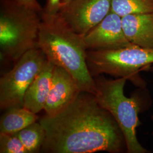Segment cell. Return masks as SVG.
Wrapping results in <instances>:
<instances>
[{"mask_svg": "<svg viewBox=\"0 0 153 153\" xmlns=\"http://www.w3.org/2000/svg\"><path fill=\"white\" fill-rule=\"evenodd\" d=\"M39 123L46 132L44 153H91L126 151L120 128L94 95L81 91L64 109L45 115Z\"/></svg>", "mask_w": 153, "mask_h": 153, "instance_id": "1", "label": "cell"}, {"mask_svg": "<svg viewBox=\"0 0 153 153\" xmlns=\"http://www.w3.org/2000/svg\"><path fill=\"white\" fill-rule=\"evenodd\" d=\"M152 119H153V116H152Z\"/></svg>", "mask_w": 153, "mask_h": 153, "instance_id": "20", "label": "cell"}, {"mask_svg": "<svg viewBox=\"0 0 153 153\" xmlns=\"http://www.w3.org/2000/svg\"><path fill=\"white\" fill-rule=\"evenodd\" d=\"M19 4L41 13L43 11L42 6L37 0H15Z\"/></svg>", "mask_w": 153, "mask_h": 153, "instance_id": "17", "label": "cell"}, {"mask_svg": "<svg viewBox=\"0 0 153 153\" xmlns=\"http://www.w3.org/2000/svg\"><path fill=\"white\" fill-rule=\"evenodd\" d=\"M72 0H62V2H61V5H64L67 4L68 3H69V2H71Z\"/></svg>", "mask_w": 153, "mask_h": 153, "instance_id": "18", "label": "cell"}, {"mask_svg": "<svg viewBox=\"0 0 153 153\" xmlns=\"http://www.w3.org/2000/svg\"><path fill=\"white\" fill-rule=\"evenodd\" d=\"M88 50H113L133 44L126 38L121 16L111 11L84 35Z\"/></svg>", "mask_w": 153, "mask_h": 153, "instance_id": "8", "label": "cell"}, {"mask_svg": "<svg viewBox=\"0 0 153 153\" xmlns=\"http://www.w3.org/2000/svg\"><path fill=\"white\" fill-rule=\"evenodd\" d=\"M28 153H37L42 148L46 132L40 123L35 122L16 133Z\"/></svg>", "mask_w": 153, "mask_h": 153, "instance_id": "13", "label": "cell"}, {"mask_svg": "<svg viewBox=\"0 0 153 153\" xmlns=\"http://www.w3.org/2000/svg\"><path fill=\"white\" fill-rule=\"evenodd\" d=\"M38 47L47 60L68 71L81 91L95 95L96 85L87 64L84 35L75 33L57 14L41 12Z\"/></svg>", "mask_w": 153, "mask_h": 153, "instance_id": "2", "label": "cell"}, {"mask_svg": "<svg viewBox=\"0 0 153 153\" xmlns=\"http://www.w3.org/2000/svg\"><path fill=\"white\" fill-rule=\"evenodd\" d=\"M38 11L15 0H1V56L16 61L30 49L38 48L41 17Z\"/></svg>", "mask_w": 153, "mask_h": 153, "instance_id": "4", "label": "cell"}, {"mask_svg": "<svg viewBox=\"0 0 153 153\" xmlns=\"http://www.w3.org/2000/svg\"><path fill=\"white\" fill-rule=\"evenodd\" d=\"M148 69L149 70V71H150V72L152 73V74L153 75V65L151 66Z\"/></svg>", "mask_w": 153, "mask_h": 153, "instance_id": "19", "label": "cell"}, {"mask_svg": "<svg viewBox=\"0 0 153 153\" xmlns=\"http://www.w3.org/2000/svg\"><path fill=\"white\" fill-rule=\"evenodd\" d=\"M0 153H28L16 133H0Z\"/></svg>", "mask_w": 153, "mask_h": 153, "instance_id": "15", "label": "cell"}, {"mask_svg": "<svg viewBox=\"0 0 153 153\" xmlns=\"http://www.w3.org/2000/svg\"><path fill=\"white\" fill-rule=\"evenodd\" d=\"M55 65L47 60L42 71L28 88L24 97L23 107L38 114L44 109L49 95Z\"/></svg>", "mask_w": 153, "mask_h": 153, "instance_id": "11", "label": "cell"}, {"mask_svg": "<svg viewBox=\"0 0 153 153\" xmlns=\"http://www.w3.org/2000/svg\"><path fill=\"white\" fill-rule=\"evenodd\" d=\"M0 120V133L14 134L38 120L36 114L23 107L6 109Z\"/></svg>", "mask_w": 153, "mask_h": 153, "instance_id": "12", "label": "cell"}, {"mask_svg": "<svg viewBox=\"0 0 153 153\" xmlns=\"http://www.w3.org/2000/svg\"><path fill=\"white\" fill-rule=\"evenodd\" d=\"M111 11L121 17L131 14L153 13V0H112Z\"/></svg>", "mask_w": 153, "mask_h": 153, "instance_id": "14", "label": "cell"}, {"mask_svg": "<svg viewBox=\"0 0 153 153\" xmlns=\"http://www.w3.org/2000/svg\"><path fill=\"white\" fill-rule=\"evenodd\" d=\"M87 64L92 76L107 74L125 78L136 87L146 88L147 82L140 75L153 65V49L135 45L113 50H88Z\"/></svg>", "mask_w": 153, "mask_h": 153, "instance_id": "5", "label": "cell"}, {"mask_svg": "<svg viewBox=\"0 0 153 153\" xmlns=\"http://www.w3.org/2000/svg\"><path fill=\"white\" fill-rule=\"evenodd\" d=\"M62 0H46V4L43 12L45 13L55 15L57 14L60 8Z\"/></svg>", "mask_w": 153, "mask_h": 153, "instance_id": "16", "label": "cell"}, {"mask_svg": "<svg viewBox=\"0 0 153 153\" xmlns=\"http://www.w3.org/2000/svg\"><path fill=\"white\" fill-rule=\"evenodd\" d=\"M126 38L131 44L153 49V13L131 14L121 17Z\"/></svg>", "mask_w": 153, "mask_h": 153, "instance_id": "10", "label": "cell"}, {"mask_svg": "<svg viewBox=\"0 0 153 153\" xmlns=\"http://www.w3.org/2000/svg\"><path fill=\"white\" fill-rule=\"evenodd\" d=\"M47 60L43 52L35 48L28 51L16 61L13 69L0 79L1 109L23 107L27 89Z\"/></svg>", "mask_w": 153, "mask_h": 153, "instance_id": "6", "label": "cell"}, {"mask_svg": "<svg viewBox=\"0 0 153 153\" xmlns=\"http://www.w3.org/2000/svg\"><path fill=\"white\" fill-rule=\"evenodd\" d=\"M112 0H72L57 15L75 33L85 35L111 10Z\"/></svg>", "mask_w": 153, "mask_h": 153, "instance_id": "7", "label": "cell"}, {"mask_svg": "<svg viewBox=\"0 0 153 153\" xmlns=\"http://www.w3.org/2000/svg\"><path fill=\"white\" fill-rule=\"evenodd\" d=\"M96 93L94 96L99 104L107 110L120 128L126 141V152L147 153L137 137V128L141 124L138 117L143 104L140 97L141 93H135L131 98L124 95V89L127 79L117 78L108 79L99 75L94 78Z\"/></svg>", "mask_w": 153, "mask_h": 153, "instance_id": "3", "label": "cell"}, {"mask_svg": "<svg viewBox=\"0 0 153 153\" xmlns=\"http://www.w3.org/2000/svg\"><path fill=\"white\" fill-rule=\"evenodd\" d=\"M81 91L76 81L68 71L55 66L51 89L43 109L46 115L52 116L60 112Z\"/></svg>", "mask_w": 153, "mask_h": 153, "instance_id": "9", "label": "cell"}]
</instances>
